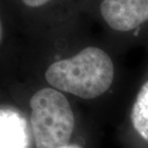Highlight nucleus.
<instances>
[{
	"label": "nucleus",
	"mask_w": 148,
	"mask_h": 148,
	"mask_svg": "<svg viewBox=\"0 0 148 148\" xmlns=\"http://www.w3.org/2000/svg\"><path fill=\"white\" fill-rule=\"evenodd\" d=\"M114 75L112 58L104 49L95 45L53 62L45 72L47 82L55 89L86 99L104 94Z\"/></svg>",
	"instance_id": "obj_1"
},
{
	"label": "nucleus",
	"mask_w": 148,
	"mask_h": 148,
	"mask_svg": "<svg viewBox=\"0 0 148 148\" xmlns=\"http://www.w3.org/2000/svg\"><path fill=\"white\" fill-rule=\"evenodd\" d=\"M30 106L36 148H61L69 144L75 118L63 94L55 88H43L33 95Z\"/></svg>",
	"instance_id": "obj_2"
},
{
	"label": "nucleus",
	"mask_w": 148,
	"mask_h": 148,
	"mask_svg": "<svg viewBox=\"0 0 148 148\" xmlns=\"http://www.w3.org/2000/svg\"><path fill=\"white\" fill-rule=\"evenodd\" d=\"M83 10H92L110 30L137 34L148 25V0H89Z\"/></svg>",
	"instance_id": "obj_3"
},
{
	"label": "nucleus",
	"mask_w": 148,
	"mask_h": 148,
	"mask_svg": "<svg viewBox=\"0 0 148 148\" xmlns=\"http://www.w3.org/2000/svg\"><path fill=\"white\" fill-rule=\"evenodd\" d=\"M27 124L14 111H0V148H27Z\"/></svg>",
	"instance_id": "obj_4"
},
{
	"label": "nucleus",
	"mask_w": 148,
	"mask_h": 148,
	"mask_svg": "<svg viewBox=\"0 0 148 148\" xmlns=\"http://www.w3.org/2000/svg\"><path fill=\"white\" fill-rule=\"evenodd\" d=\"M132 123L134 128L148 141V81L143 85L132 109Z\"/></svg>",
	"instance_id": "obj_5"
},
{
	"label": "nucleus",
	"mask_w": 148,
	"mask_h": 148,
	"mask_svg": "<svg viewBox=\"0 0 148 148\" xmlns=\"http://www.w3.org/2000/svg\"><path fill=\"white\" fill-rule=\"evenodd\" d=\"M89 0H19L25 8L29 10H46L51 6L64 5L72 8L84 9Z\"/></svg>",
	"instance_id": "obj_6"
},
{
	"label": "nucleus",
	"mask_w": 148,
	"mask_h": 148,
	"mask_svg": "<svg viewBox=\"0 0 148 148\" xmlns=\"http://www.w3.org/2000/svg\"><path fill=\"white\" fill-rule=\"evenodd\" d=\"M61 148H81V147L77 145V144H67V145H65Z\"/></svg>",
	"instance_id": "obj_7"
},
{
	"label": "nucleus",
	"mask_w": 148,
	"mask_h": 148,
	"mask_svg": "<svg viewBox=\"0 0 148 148\" xmlns=\"http://www.w3.org/2000/svg\"><path fill=\"white\" fill-rule=\"evenodd\" d=\"M2 37H3V28H2V22L0 19V43L2 41Z\"/></svg>",
	"instance_id": "obj_8"
}]
</instances>
